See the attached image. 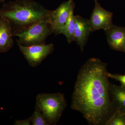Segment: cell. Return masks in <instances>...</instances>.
<instances>
[{
  "mask_svg": "<svg viewBox=\"0 0 125 125\" xmlns=\"http://www.w3.org/2000/svg\"><path fill=\"white\" fill-rule=\"evenodd\" d=\"M75 7V5H74L71 7L67 22L61 32V34L65 36L69 44L71 43L74 40L75 22L74 11Z\"/></svg>",
  "mask_w": 125,
  "mask_h": 125,
  "instance_id": "cell-12",
  "label": "cell"
},
{
  "mask_svg": "<svg viewBox=\"0 0 125 125\" xmlns=\"http://www.w3.org/2000/svg\"><path fill=\"white\" fill-rule=\"evenodd\" d=\"M104 31L111 49L125 53V27L114 25Z\"/></svg>",
  "mask_w": 125,
  "mask_h": 125,
  "instance_id": "cell-9",
  "label": "cell"
},
{
  "mask_svg": "<svg viewBox=\"0 0 125 125\" xmlns=\"http://www.w3.org/2000/svg\"><path fill=\"white\" fill-rule=\"evenodd\" d=\"M107 65L99 58H90L77 75L71 108L81 113L90 125H106L115 111L109 96Z\"/></svg>",
  "mask_w": 125,
  "mask_h": 125,
  "instance_id": "cell-1",
  "label": "cell"
},
{
  "mask_svg": "<svg viewBox=\"0 0 125 125\" xmlns=\"http://www.w3.org/2000/svg\"><path fill=\"white\" fill-rule=\"evenodd\" d=\"M75 5L73 0H68L62 3L56 10H53L51 24L56 35L61 34L62 29L67 22L71 7Z\"/></svg>",
  "mask_w": 125,
  "mask_h": 125,
  "instance_id": "cell-7",
  "label": "cell"
},
{
  "mask_svg": "<svg viewBox=\"0 0 125 125\" xmlns=\"http://www.w3.org/2000/svg\"><path fill=\"white\" fill-rule=\"evenodd\" d=\"M31 125H49L48 121L41 111L36 107L35 110L30 117Z\"/></svg>",
  "mask_w": 125,
  "mask_h": 125,
  "instance_id": "cell-13",
  "label": "cell"
},
{
  "mask_svg": "<svg viewBox=\"0 0 125 125\" xmlns=\"http://www.w3.org/2000/svg\"><path fill=\"white\" fill-rule=\"evenodd\" d=\"M74 40L83 52L90 32L91 26L89 20L83 18L80 15H74Z\"/></svg>",
  "mask_w": 125,
  "mask_h": 125,
  "instance_id": "cell-8",
  "label": "cell"
},
{
  "mask_svg": "<svg viewBox=\"0 0 125 125\" xmlns=\"http://www.w3.org/2000/svg\"><path fill=\"white\" fill-rule=\"evenodd\" d=\"M52 12L33 0H16L2 5L0 17L9 21L14 37L39 22L51 24Z\"/></svg>",
  "mask_w": 125,
  "mask_h": 125,
  "instance_id": "cell-2",
  "label": "cell"
},
{
  "mask_svg": "<svg viewBox=\"0 0 125 125\" xmlns=\"http://www.w3.org/2000/svg\"><path fill=\"white\" fill-rule=\"evenodd\" d=\"M109 94L112 105L115 110L125 113V88L110 83Z\"/></svg>",
  "mask_w": 125,
  "mask_h": 125,
  "instance_id": "cell-11",
  "label": "cell"
},
{
  "mask_svg": "<svg viewBox=\"0 0 125 125\" xmlns=\"http://www.w3.org/2000/svg\"><path fill=\"white\" fill-rule=\"evenodd\" d=\"M54 33L51 24L48 22H39L27 30L16 34L17 43L24 46L45 43L48 37Z\"/></svg>",
  "mask_w": 125,
  "mask_h": 125,
  "instance_id": "cell-4",
  "label": "cell"
},
{
  "mask_svg": "<svg viewBox=\"0 0 125 125\" xmlns=\"http://www.w3.org/2000/svg\"><path fill=\"white\" fill-rule=\"evenodd\" d=\"M108 76L109 78H111L120 82L121 85L125 88V75L112 74L108 72Z\"/></svg>",
  "mask_w": 125,
  "mask_h": 125,
  "instance_id": "cell-15",
  "label": "cell"
},
{
  "mask_svg": "<svg viewBox=\"0 0 125 125\" xmlns=\"http://www.w3.org/2000/svg\"><path fill=\"white\" fill-rule=\"evenodd\" d=\"M94 8L89 20L91 32L100 29L104 31L109 29L114 24L113 23V13L103 8L98 0H94Z\"/></svg>",
  "mask_w": 125,
  "mask_h": 125,
  "instance_id": "cell-6",
  "label": "cell"
},
{
  "mask_svg": "<svg viewBox=\"0 0 125 125\" xmlns=\"http://www.w3.org/2000/svg\"><path fill=\"white\" fill-rule=\"evenodd\" d=\"M31 121L30 117L24 120H16L15 125H31Z\"/></svg>",
  "mask_w": 125,
  "mask_h": 125,
  "instance_id": "cell-16",
  "label": "cell"
},
{
  "mask_svg": "<svg viewBox=\"0 0 125 125\" xmlns=\"http://www.w3.org/2000/svg\"><path fill=\"white\" fill-rule=\"evenodd\" d=\"M106 125H125V113L115 110Z\"/></svg>",
  "mask_w": 125,
  "mask_h": 125,
  "instance_id": "cell-14",
  "label": "cell"
},
{
  "mask_svg": "<svg viewBox=\"0 0 125 125\" xmlns=\"http://www.w3.org/2000/svg\"><path fill=\"white\" fill-rule=\"evenodd\" d=\"M67 106L62 93L39 94L36 96L35 107L42 112L49 125H57Z\"/></svg>",
  "mask_w": 125,
  "mask_h": 125,
  "instance_id": "cell-3",
  "label": "cell"
},
{
  "mask_svg": "<svg viewBox=\"0 0 125 125\" xmlns=\"http://www.w3.org/2000/svg\"><path fill=\"white\" fill-rule=\"evenodd\" d=\"M20 51L30 65L38 66L49 55L52 53L54 46L52 43L39 44L27 46L18 43Z\"/></svg>",
  "mask_w": 125,
  "mask_h": 125,
  "instance_id": "cell-5",
  "label": "cell"
},
{
  "mask_svg": "<svg viewBox=\"0 0 125 125\" xmlns=\"http://www.w3.org/2000/svg\"><path fill=\"white\" fill-rule=\"evenodd\" d=\"M5 0H0V2H4Z\"/></svg>",
  "mask_w": 125,
  "mask_h": 125,
  "instance_id": "cell-17",
  "label": "cell"
},
{
  "mask_svg": "<svg viewBox=\"0 0 125 125\" xmlns=\"http://www.w3.org/2000/svg\"><path fill=\"white\" fill-rule=\"evenodd\" d=\"M13 33L10 22L0 17V52L9 51L14 45Z\"/></svg>",
  "mask_w": 125,
  "mask_h": 125,
  "instance_id": "cell-10",
  "label": "cell"
}]
</instances>
